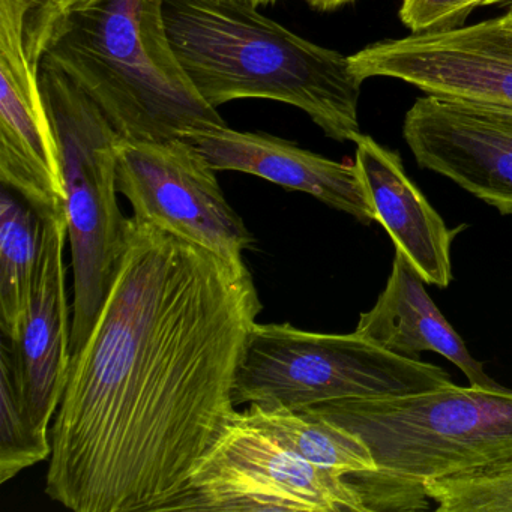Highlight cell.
I'll return each mask as SVG.
<instances>
[{
  "mask_svg": "<svg viewBox=\"0 0 512 512\" xmlns=\"http://www.w3.org/2000/svg\"><path fill=\"white\" fill-rule=\"evenodd\" d=\"M262 308L245 263L130 218L112 289L71 356L47 496L74 512L178 511L235 415Z\"/></svg>",
  "mask_w": 512,
  "mask_h": 512,
  "instance_id": "1",
  "label": "cell"
},
{
  "mask_svg": "<svg viewBox=\"0 0 512 512\" xmlns=\"http://www.w3.org/2000/svg\"><path fill=\"white\" fill-rule=\"evenodd\" d=\"M163 14L173 53L209 106L277 101L307 113L329 139L361 134L364 80L350 56L299 37L245 0H163Z\"/></svg>",
  "mask_w": 512,
  "mask_h": 512,
  "instance_id": "2",
  "label": "cell"
},
{
  "mask_svg": "<svg viewBox=\"0 0 512 512\" xmlns=\"http://www.w3.org/2000/svg\"><path fill=\"white\" fill-rule=\"evenodd\" d=\"M43 62L85 92L122 139H185L226 124L179 65L163 0H83Z\"/></svg>",
  "mask_w": 512,
  "mask_h": 512,
  "instance_id": "3",
  "label": "cell"
},
{
  "mask_svg": "<svg viewBox=\"0 0 512 512\" xmlns=\"http://www.w3.org/2000/svg\"><path fill=\"white\" fill-rule=\"evenodd\" d=\"M305 409L356 434L370 449L379 473L422 496H427L425 482L512 454L511 389L451 383Z\"/></svg>",
  "mask_w": 512,
  "mask_h": 512,
  "instance_id": "4",
  "label": "cell"
},
{
  "mask_svg": "<svg viewBox=\"0 0 512 512\" xmlns=\"http://www.w3.org/2000/svg\"><path fill=\"white\" fill-rule=\"evenodd\" d=\"M40 83L67 190L74 353L91 334L127 248L130 218L119 208L116 184V149L122 137L97 104L58 68L41 62Z\"/></svg>",
  "mask_w": 512,
  "mask_h": 512,
  "instance_id": "5",
  "label": "cell"
},
{
  "mask_svg": "<svg viewBox=\"0 0 512 512\" xmlns=\"http://www.w3.org/2000/svg\"><path fill=\"white\" fill-rule=\"evenodd\" d=\"M451 383L442 367L395 355L355 331L322 334L289 323L257 322L236 374L233 403L305 409L346 398L430 391Z\"/></svg>",
  "mask_w": 512,
  "mask_h": 512,
  "instance_id": "6",
  "label": "cell"
},
{
  "mask_svg": "<svg viewBox=\"0 0 512 512\" xmlns=\"http://www.w3.org/2000/svg\"><path fill=\"white\" fill-rule=\"evenodd\" d=\"M178 511H368L349 475L314 466L236 410Z\"/></svg>",
  "mask_w": 512,
  "mask_h": 512,
  "instance_id": "7",
  "label": "cell"
},
{
  "mask_svg": "<svg viewBox=\"0 0 512 512\" xmlns=\"http://www.w3.org/2000/svg\"><path fill=\"white\" fill-rule=\"evenodd\" d=\"M116 184L140 223L187 239L241 265L254 238L230 206L197 146L185 139H121Z\"/></svg>",
  "mask_w": 512,
  "mask_h": 512,
  "instance_id": "8",
  "label": "cell"
},
{
  "mask_svg": "<svg viewBox=\"0 0 512 512\" xmlns=\"http://www.w3.org/2000/svg\"><path fill=\"white\" fill-rule=\"evenodd\" d=\"M350 64L364 82L389 77L431 97L512 113V29L503 16L377 41Z\"/></svg>",
  "mask_w": 512,
  "mask_h": 512,
  "instance_id": "9",
  "label": "cell"
},
{
  "mask_svg": "<svg viewBox=\"0 0 512 512\" xmlns=\"http://www.w3.org/2000/svg\"><path fill=\"white\" fill-rule=\"evenodd\" d=\"M403 136L419 167L512 215V113L427 95L407 110Z\"/></svg>",
  "mask_w": 512,
  "mask_h": 512,
  "instance_id": "10",
  "label": "cell"
},
{
  "mask_svg": "<svg viewBox=\"0 0 512 512\" xmlns=\"http://www.w3.org/2000/svg\"><path fill=\"white\" fill-rule=\"evenodd\" d=\"M0 184L40 214L67 212L64 169L41 91L40 71L22 38L0 31Z\"/></svg>",
  "mask_w": 512,
  "mask_h": 512,
  "instance_id": "11",
  "label": "cell"
},
{
  "mask_svg": "<svg viewBox=\"0 0 512 512\" xmlns=\"http://www.w3.org/2000/svg\"><path fill=\"white\" fill-rule=\"evenodd\" d=\"M185 140L205 155L217 172H241L290 191L310 194L359 223L376 221L356 163L329 160L268 133L233 130L227 124L191 131Z\"/></svg>",
  "mask_w": 512,
  "mask_h": 512,
  "instance_id": "12",
  "label": "cell"
},
{
  "mask_svg": "<svg viewBox=\"0 0 512 512\" xmlns=\"http://www.w3.org/2000/svg\"><path fill=\"white\" fill-rule=\"evenodd\" d=\"M67 214L53 223L43 265L19 334L4 338L26 409L38 428L50 431L67 386L71 364V320L65 287Z\"/></svg>",
  "mask_w": 512,
  "mask_h": 512,
  "instance_id": "13",
  "label": "cell"
},
{
  "mask_svg": "<svg viewBox=\"0 0 512 512\" xmlns=\"http://www.w3.org/2000/svg\"><path fill=\"white\" fill-rule=\"evenodd\" d=\"M355 163L374 208L376 221L385 227L419 277L430 286L446 289L452 283L451 245L454 233L407 176L398 152L359 134Z\"/></svg>",
  "mask_w": 512,
  "mask_h": 512,
  "instance_id": "14",
  "label": "cell"
},
{
  "mask_svg": "<svg viewBox=\"0 0 512 512\" xmlns=\"http://www.w3.org/2000/svg\"><path fill=\"white\" fill-rule=\"evenodd\" d=\"M355 332L403 358L418 361L422 352L439 353L463 371L470 385L503 388L485 373L484 364L473 358L463 338L428 295L425 281L400 251L395 250L385 290L374 307L359 316Z\"/></svg>",
  "mask_w": 512,
  "mask_h": 512,
  "instance_id": "15",
  "label": "cell"
},
{
  "mask_svg": "<svg viewBox=\"0 0 512 512\" xmlns=\"http://www.w3.org/2000/svg\"><path fill=\"white\" fill-rule=\"evenodd\" d=\"M67 214V212H64ZM19 194L2 185L0 193V326L4 338L19 334L46 256L53 223Z\"/></svg>",
  "mask_w": 512,
  "mask_h": 512,
  "instance_id": "16",
  "label": "cell"
},
{
  "mask_svg": "<svg viewBox=\"0 0 512 512\" xmlns=\"http://www.w3.org/2000/svg\"><path fill=\"white\" fill-rule=\"evenodd\" d=\"M242 413L314 466L341 475L379 472L370 449L356 434L310 410L248 404Z\"/></svg>",
  "mask_w": 512,
  "mask_h": 512,
  "instance_id": "17",
  "label": "cell"
},
{
  "mask_svg": "<svg viewBox=\"0 0 512 512\" xmlns=\"http://www.w3.org/2000/svg\"><path fill=\"white\" fill-rule=\"evenodd\" d=\"M0 484L52 455L50 431L32 421L7 350L0 349Z\"/></svg>",
  "mask_w": 512,
  "mask_h": 512,
  "instance_id": "18",
  "label": "cell"
},
{
  "mask_svg": "<svg viewBox=\"0 0 512 512\" xmlns=\"http://www.w3.org/2000/svg\"><path fill=\"white\" fill-rule=\"evenodd\" d=\"M424 488L439 512H512V454Z\"/></svg>",
  "mask_w": 512,
  "mask_h": 512,
  "instance_id": "19",
  "label": "cell"
},
{
  "mask_svg": "<svg viewBox=\"0 0 512 512\" xmlns=\"http://www.w3.org/2000/svg\"><path fill=\"white\" fill-rule=\"evenodd\" d=\"M83 0H0V31L22 38L26 58L40 71L41 62L68 17Z\"/></svg>",
  "mask_w": 512,
  "mask_h": 512,
  "instance_id": "20",
  "label": "cell"
},
{
  "mask_svg": "<svg viewBox=\"0 0 512 512\" xmlns=\"http://www.w3.org/2000/svg\"><path fill=\"white\" fill-rule=\"evenodd\" d=\"M488 0H403L400 20L412 34L464 26L469 14L487 7Z\"/></svg>",
  "mask_w": 512,
  "mask_h": 512,
  "instance_id": "21",
  "label": "cell"
},
{
  "mask_svg": "<svg viewBox=\"0 0 512 512\" xmlns=\"http://www.w3.org/2000/svg\"><path fill=\"white\" fill-rule=\"evenodd\" d=\"M311 8L317 11H335L338 8L346 7L355 0H305Z\"/></svg>",
  "mask_w": 512,
  "mask_h": 512,
  "instance_id": "22",
  "label": "cell"
},
{
  "mask_svg": "<svg viewBox=\"0 0 512 512\" xmlns=\"http://www.w3.org/2000/svg\"><path fill=\"white\" fill-rule=\"evenodd\" d=\"M245 2H250L254 7H266V5L275 4L278 0H245Z\"/></svg>",
  "mask_w": 512,
  "mask_h": 512,
  "instance_id": "23",
  "label": "cell"
},
{
  "mask_svg": "<svg viewBox=\"0 0 512 512\" xmlns=\"http://www.w3.org/2000/svg\"><path fill=\"white\" fill-rule=\"evenodd\" d=\"M503 19L506 20V23H508L509 28L512 29V5L511 8H509L508 13H506L505 16H503Z\"/></svg>",
  "mask_w": 512,
  "mask_h": 512,
  "instance_id": "24",
  "label": "cell"
},
{
  "mask_svg": "<svg viewBox=\"0 0 512 512\" xmlns=\"http://www.w3.org/2000/svg\"><path fill=\"white\" fill-rule=\"evenodd\" d=\"M508 2H512V0H488L487 7H490V5L508 4Z\"/></svg>",
  "mask_w": 512,
  "mask_h": 512,
  "instance_id": "25",
  "label": "cell"
}]
</instances>
